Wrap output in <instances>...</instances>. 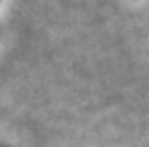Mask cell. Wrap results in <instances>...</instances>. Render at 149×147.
I'll return each instance as SVG.
<instances>
[{
    "label": "cell",
    "mask_w": 149,
    "mask_h": 147,
    "mask_svg": "<svg viewBox=\"0 0 149 147\" xmlns=\"http://www.w3.org/2000/svg\"><path fill=\"white\" fill-rule=\"evenodd\" d=\"M0 147H6V145H0Z\"/></svg>",
    "instance_id": "obj_1"
}]
</instances>
